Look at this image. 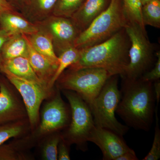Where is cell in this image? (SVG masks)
Wrapping results in <instances>:
<instances>
[{"label":"cell","instance_id":"obj_1","mask_svg":"<svg viewBox=\"0 0 160 160\" xmlns=\"http://www.w3.org/2000/svg\"><path fill=\"white\" fill-rule=\"evenodd\" d=\"M130 41L125 28L103 42L79 49V57L67 69L100 68L122 77L129 65Z\"/></svg>","mask_w":160,"mask_h":160},{"label":"cell","instance_id":"obj_2","mask_svg":"<svg viewBox=\"0 0 160 160\" xmlns=\"http://www.w3.org/2000/svg\"><path fill=\"white\" fill-rule=\"evenodd\" d=\"M152 82L123 81L121 100L116 112L127 125L148 131L153 121L155 98Z\"/></svg>","mask_w":160,"mask_h":160},{"label":"cell","instance_id":"obj_3","mask_svg":"<svg viewBox=\"0 0 160 160\" xmlns=\"http://www.w3.org/2000/svg\"><path fill=\"white\" fill-rule=\"evenodd\" d=\"M128 22L122 0H111L108 8L81 32L74 47L82 49L103 42L125 28Z\"/></svg>","mask_w":160,"mask_h":160},{"label":"cell","instance_id":"obj_4","mask_svg":"<svg viewBox=\"0 0 160 160\" xmlns=\"http://www.w3.org/2000/svg\"><path fill=\"white\" fill-rule=\"evenodd\" d=\"M111 76L109 72L102 68L67 69L56 83L60 90L76 92L90 107L106 81Z\"/></svg>","mask_w":160,"mask_h":160},{"label":"cell","instance_id":"obj_5","mask_svg":"<svg viewBox=\"0 0 160 160\" xmlns=\"http://www.w3.org/2000/svg\"><path fill=\"white\" fill-rule=\"evenodd\" d=\"M118 76H112L107 80L90 108L96 127L109 129L122 137L129 128L115 117L122 96L118 87Z\"/></svg>","mask_w":160,"mask_h":160},{"label":"cell","instance_id":"obj_6","mask_svg":"<svg viewBox=\"0 0 160 160\" xmlns=\"http://www.w3.org/2000/svg\"><path fill=\"white\" fill-rule=\"evenodd\" d=\"M125 29L130 41L129 51V62L123 81H132L139 79L154 65L155 46L150 42L147 32L135 23L128 22Z\"/></svg>","mask_w":160,"mask_h":160},{"label":"cell","instance_id":"obj_7","mask_svg":"<svg viewBox=\"0 0 160 160\" xmlns=\"http://www.w3.org/2000/svg\"><path fill=\"white\" fill-rule=\"evenodd\" d=\"M70 106L71 122L62 138L69 145L75 144L83 151L87 149L88 138L95 125L91 109L88 104L76 92L62 90Z\"/></svg>","mask_w":160,"mask_h":160},{"label":"cell","instance_id":"obj_8","mask_svg":"<svg viewBox=\"0 0 160 160\" xmlns=\"http://www.w3.org/2000/svg\"><path fill=\"white\" fill-rule=\"evenodd\" d=\"M1 72L19 92L26 108L29 127L32 129H35L39 121L40 106L52 91L37 83L18 77L6 69H2Z\"/></svg>","mask_w":160,"mask_h":160},{"label":"cell","instance_id":"obj_9","mask_svg":"<svg viewBox=\"0 0 160 160\" xmlns=\"http://www.w3.org/2000/svg\"><path fill=\"white\" fill-rule=\"evenodd\" d=\"M35 24L38 30L50 38L58 57L66 49L74 47L81 33L71 18L52 15Z\"/></svg>","mask_w":160,"mask_h":160},{"label":"cell","instance_id":"obj_10","mask_svg":"<svg viewBox=\"0 0 160 160\" xmlns=\"http://www.w3.org/2000/svg\"><path fill=\"white\" fill-rule=\"evenodd\" d=\"M58 88L52 98L44 106L36 136L54 133L69 126L70 122L69 109L61 97Z\"/></svg>","mask_w":160,"mask_h":160},{"label":"cell","instance_id":"obj_11","mask_svg":"<svg viewBox=\"0 0 160 160\" xmlns=\"http://www.w3.org/2000/svg\"><path fill=\"white\" fill-rule=\"evenodd\" d=\"M88 142L94 143L99 147L104 160H116L121 155L132 149L122 137L109 129L96 126L90 132Z\"/></svg>","mask_w":160,"mask_h":160},{"label":"cell","instance_id":"obj_12","mask_svg":"<svg viewBox=\"0 0 160 160\" xmlns=\"http://www.w3.org/2000/svg\"><path fill=\"white\" fill-rule=\"evenodd\" d=\"M9 83L8 80L1 77L0 125L28 119L24 104L17 96Z\"/></svg>","mask_w":160,"mask_h":160},{"label":"cell","instance_id":"obj_13","mask_svg":"<svg viewBox=\"0 0 160 160\" xmlns=\"http://www.w3.org/2000/svg\"><path fill=\"white\" fill-rule=\"evenodd\" d=\"M110 2L111 0H86L70 18L82 32L108 8Z\"/></svg>","mask_w":160,"mask_h":160},{"label":"cell","instance_id":"obj_14","mask_svg":"<svg viewBox=\"0 0 160 160\" xmlns=\"http://www.w3.org/2000/svg\"><path fill=\"white\" fill-rule=\"evenodd\" d=\"M0 29L12 36L29 35L38 31L36 24L30 22L18 12H6L0 19Z\"/></svg>","mask_w":160,"mask_h":160},{"label":"cell","instance_id":"obj_15","mask_svg":"<svg viewBox=\"0 0 160 160\" xmlns=\"http://www.w3.org/2000/svg\"><path fill=\"white\" fill-rule=\"evenodd\" d=\"M28 41L29 47L28 58L29 62L36 74L44 86L52 91L50 88V83L58 66L35 50L28 39Z\"/></svg>","mask_w":160,"mask_h":160},{"label":"cell","instance_id":"obj_16","mask_svg":"<svg viewBox=\"0 0 160 160\" xmlns=\"http://www.w3.org/2000/svg\"><path fill=\"white\" fill-rule=\"evenodd\" d=\"M33 136H29L0 145V160L32 159L29 149L33 144Z\"/></svg>","mask_w":160,"mask_h":160},{"label":"cell","instance_id":"obj_17","mask_svg":"<svg viewBox=\"0 0 160 160\" xmlns=\"http://www.w3.org/2000/svg\"><path fill=\"white\" fill-rule=\"evenodd\" d=\"M58 0H29L22 12L30 22L36 23L52 15Z\"/></svg>","mask_w":160,"mask_h":160},{"label":"cell","instance_id":"obj_18","mask_svg":"<svg viewBox=\"0 0 160 160\" xmlns=\"http://www.w3.org/2000/svg\"><path fill=\"white\" fill-rule=\"evenodd\" d=\"M2 64V69H6L16 76L37 83L46 87L36 74L28 58L18 57L10 59L3 60Z\"/></svg>","mask_w":160,"mask_h":160},{"label":"cell","instance_id":"obj_19","mask_svg":"<svg viewBox=\"0 0 160 160\" xmlns=\"http://www.w3.org/2000/svg\"><path fill=\"white\" fill-rule=\"evenodd\" d=\"M29 47L28 39L24 34L12 35L1 52L3 60L18 57L28 58Z\"/></svg>","mask_w":160,"mask_h":160},{"label":"cell","instance_id":"obj_20","mask_svg":"<svg viewBox=\"0 0 160 160\" xmlns=\"http://www.w3.org/2000/svg\"><path fill=\"white\" fill-rule=\"evenodd\" d=\"M26 36L35 50L58 66V57L55 52L52 41L47 35L38 30Z\"/></svg>","mask_w":160,"mask_h":160},{"label":"cell","instance_id":"obj_21","mask_svg":"<svg viewBox=\"0 0 160 160\" xmlns=\"http://www.w3.org/2000/svg\"><path fill=\"white\" fill-rule=\"evenodd\" d=\"M27 119L0 125V145L13 138L21 137L27 131Z\"/></svg>","mask_w":160,"mask_h":160},{"label":"cell","instance_id":"obj_22","mask_svg":"<svg viewBox=\"0 0 160 160\" xmlns=\"http://www.w3.org/2000/svg\"><path fill=\"white\" fill-rule=\"evenodd\" d=\"M80 52L79 49L73 47L66 49L59 56L58 65L50 83V89H52L61 75L69 66L77 61L79 57Z\"/></svg>","mask_w":160,"mask_h":160},{"label":"cell","instance_id":"obj_23","mask_svg":"<svg viewBox=\"0 0 160 160\" xmlns=\"http://www.w3.org/2000/svg\"><path fill=\"white\" fill-rule=\"evenodd\" d=\"M143 24L155 28H160V0H151L142 6Z\"/></svg>","mask_w":160,"mask_h":160},{"label":"cell","instance_id":"obj_24","mask_svg":"<svg viewBox=\"0 0 160 160\" xmlns=\"http://www.w3.org/2000/svg\"><path fill=\"white\" fill-rule=\"evenodd\" d=\"M123 7L129 22L138 25L146 32L142 17V5L140 0H122Z\"/></svg>","mask_w":160,"mask_h":160},{"label":"cell","instance_id":"obj_25","mask_svg":"<svg viewBox=\"0 0 160 160\" xmlns=\"http://www.w3.org/2000/svg\"><path fill=\"white\" fill-rule=\"evenodd\" d=\"M86 0H58L52 15L70 18Z\"/></svg>","mask_w":160,"mask_h":160},{"label":"cell","instance_id":"obj_26","mask_svg":"<svg viewBox=\"0 0 160 160\" xmlns=\"http://www.w3.org/2000/svg\"><path fill=\"white\" fill-rule=\"evenodd\" d=\"M61 137V133L56 132L45 142L42 152L43 160H58V146Z\"/></svg>","mask_w":160,"mask_h":160},{"label":"cell","instance_id":"obj_27","mask_svg":"<svg viewBox=\"0 0 160 160\" xmlns=\"http://www.w3.org/2000/svg\"><path fill=\"white\" fill-rule=\"evenodd\" d=\"M158 107L155 109L156 126L155 128L154 139L151 149L149 153L143 160H158L160 158V130L159 126V119L158 114Z\"/></svg>","mask_w":160,"mask_h":160},{"label":"cell","instance_id":"obj_28","mask_svg":"<svg viewBox=\"0 0 160 160\" xmlns=\"http://www.w3.org/2000/svg\"><path fill=\"white\" fill-rule=\"evenodd\" d=\"M157 58L156 62L154 66L149 71L147 72L140 78L144 82H153L160 78V51L156 52Z\"/></svg>","mask_w":160,"mask_h":160},{"label":"cell","instance_id":"obj_29","mask_svg":"<svg viewBox=\"0 0 160 160\" xmlns=\"http://www.w3.org/2000/svg\"><path fill=\"white\" fill-rule=\"evenodd\" d=\"M69 145L61 137L58 149V160H70Z\"/></svg>","mask_w":160,"mask_h":160},{"label":"cell","instance_id":"obj_30","mask_svg":"<svg viewBox=\"0 0 160 160\" xmlns=\"http://www.w3.org/2000/svg\"><path fill=\"white\" fill-rule=\"evenodd\" d=\"M16 11L21 13L26 8L29 0H6Z\"/></svg>","mask_w":160,"mask_h":160},{"label":"cell","instance_id":"obj_31","mask_svg":"<svg viewBox=\"0 0 160 160\" xmlns=\"http://www.w3.org/2000/svg\"><path fill=\"white\" fill-rule=\"evenodd\" d=\"M17 12L14 10L6 0H0V19L2 16L6 12Z\"/></svg>","mask_w":160,"mask_h":160},{"label":"cell","instance_id":"obj_32","mask_svg":"<svg viewBox=\"0 0 160 160\" xmlns=\"http://www.w3.org/2000/svg\"><path fill=\"white\" fill-rule=\"evenodd\" d=\"M138 160L135 152L132 149L126 152L118 157L116 160Z\"/></svg>","mask_w":160,"mask_h":160},{"label":"cell","instance_id":"obj_33","mask_svg":"<svg viewBox=\"0 0 160 160\" xmlns=\"http://www.w3.org/2000/svg\"><path fill=\"white\" fill-rule=\"evenodd\" d=\"M153 92L155 100L156 101L157 106H158L160 99V81L159 80H157L153 82Z\"/></svg>","mask_w":160,"mask_h":160},{"label":"cell","instance_id":"obj_34","mask_svg":"<svg viewBox=\"0 0 160 160\" xmlns=\"http://www.w3.org/2000/svg\"><path fill=\"white\" fill-rule=\"evenodd\" d=\"M11 36L6 33L5 31L0 29V53L2 49L3 46L9 40Z\"/></svg>","mask_w":160,"mask_h":160},{"label":"cell","instance_id":"obj_35","mask_svg":"<svg viewBox=\"0 0 160 160\" xmlns=\"http://www.w3.org/2000/svg\"><path fill=\"white\" fill-rule=\"evenodd\" d=\"M3 59L1 56V53H0V71H1V69L2 68L3 66Z\"/></svg>","mask_w":160,"mask_h":160},{"label":"cell","instance_id":"obj_36","mask_svg":"<svg viewBox=\"0 0 160 160\" xmlns=\"http://www.w3.org/2000/svg\"><path fill=\"white\" fill-rule=\"evenodd\" d=\"M140 1H141V3H142V6H143L144 4L148 2L149 1H151V0H140Z\"/></svg>","mask_w":160,"mask_h":160},{"label":"cell","instance_id":"obj_37","mask_svg":"<svg viewBox=\"0 0 160 160\" xmlns=\"http://www.w3.org/2000/svg\"><path fill=\"white\" fill-rule=\"evenodd\" d=\"M1 73H2V72L0 71V79H1V77H2V76H1Z\"/></svg>","mask_w":160,"mask_h":160}]
</instances>
